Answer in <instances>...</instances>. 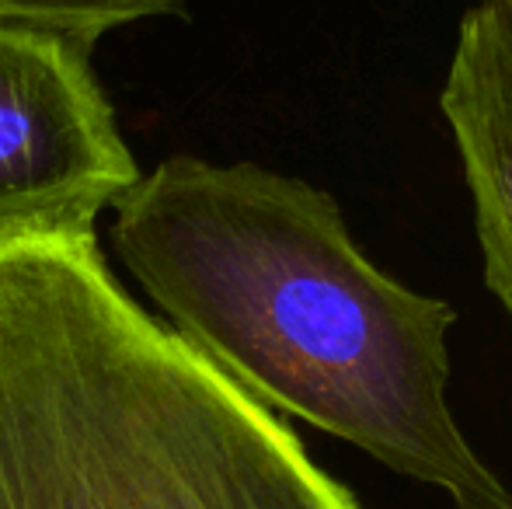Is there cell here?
Returning <instances> with one entry per match:
<instances>
[{"label":"cell","mask_w":512,"mask_h":509,"mask_svg":"<svg viewBox=\"0 0 512 509\" xmlns=\"http://www.w3.org/2000/svg\"><path fill=\"white\" fill-rule=\"evenodd\" d=\"M112 245L171 332L258 405L436 485L453 509H512L446 401L457 311L380 272L328 192L168 157L112 206Z\"/></svg>","instance_id":"6da1fadb"},{"label":"cell","mask_w":512,"mask_h":509,"mask_svg":"<svg viewBox=\"0 0 512 509\" xmlns=\"http://www.w3.org/2000/svg\"><path fill=\"white\" fill-rule=\"evenodd\" d=\"M0 509H363L88 234L0 241Z\"/></svg>","instance_id":"7a4b0ae2"},{"label":"cell","mask_w":512,"mask_h":509,"mask_svg":"<svg viewBox=\"0 0 512 509\" xmlns=\"http://www.w3.org/2000/svg\"><path fill=\"white\" fill-rule=\"evenodd\" d=\"M140 175L91 46L0 25V241L95 231Z\"/></svg>","instance_id":"3957f363"},{"label":"cell","mask_w":512,"mask_h":509,"mask_svg":"<svg viewBox=\"0 0 512 509\" xmlns=\"http://www.w3.org/2000/svg\"><path fill=\"white\" fill-rule=\"evenodd\" d=\"M439 102L474 196L485 286L512 318V0L464 14Z\"/></svg>","instance_id":"277c9868"},{"label":"cell","mask_w":512,"mask_h":509,"mask_svg":"<svg viewBox=\"0 0 512 509\" xmlns=\"http://www.w3.org/2000/svg\"><path fill=\"white\" fill-rule=\"evenodd\" d=\"M185 0H0V25L95 46L105 32L178 14Z\"/></svg>","instance_id":"5b68a950"}]
</instances>
